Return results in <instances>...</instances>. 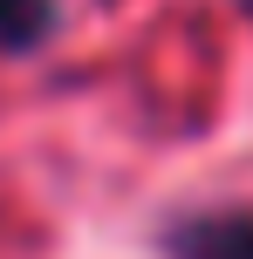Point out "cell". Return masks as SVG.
I'll use <instances>...</instances> for the list:
<instances>
[{
  "label": "cell",
  "mask_w": 253,
  "mask_h": 259,
  "mask_svg": "<svg viewBox=\"0 0 253 259\" xmlns=\"http://www.w3.org/2000/svg\"><path fill=\"white\" fill-rule=\"evenodd\" d=\"M171 259H253V211H219L171 232Z\"/></svg>",
  "instance_id": "6da1fadb"
},
{
  "label": "cell",
  "mask_w": 253,
  "mask_h": 259,
  "mask_svg": "<svg viewBox=\"0 0 253 259\" xmlns=\"http://www.w3.org/2000/svg\"><path fill=\"white\" fill-rule=\"evenodd\" d=\"M48 27V0H0V41L27 48V41Z\"/></svg>",
  "instance_id": "7a4b0ae2"
}]
</instances>
